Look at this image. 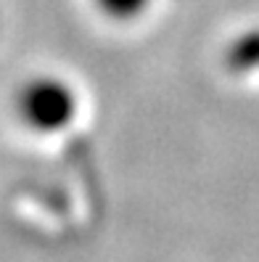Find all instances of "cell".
<instances>
[{
  "instance_id": "cell-1",
  "label": "cell",
  "mask_w": 259,
  "mask_h": 262,
  "mask_svg": "<svg viewBox=\"0 0 259 262\" xmlns=\"http://www.w3.org/2000/svg\"><path fill=\"white\" fill-rule=\"evenodd\" d=\"M143 0H103L106 8L111 11H119V13H127V11H138Z\"/></svg>"
}]
</instances>
